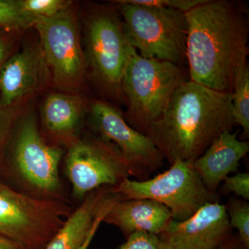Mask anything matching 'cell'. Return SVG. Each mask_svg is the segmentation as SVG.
<instances>
[{"label":"cell","mask_w":249,"mask_h":249,"mask_svg":"<svg viewBox=\"0 0 249 249\" xmlns=\"http://www.w3.org/2000/svg\"><path fill=\"white\" fill-rule=\"evenodd\" d=\"M179 66L142 58L130 45L121 91L127 103L126 121L146 135L150 125L165 110L175 90L184 82Z\"/></svg>","instance_id":"obj_4"},{"label":"cell","mask_w":249,"mask_h":249,"mask_svg":"<svg viewBox=\"0 0 249 249\" xmlns=\"http://www.w3.org/2000/svg\"><path fill=\"white\" fill-rule=\"evenodd\" d=\"M67 201L37 199L0 181V235L44 249L73 212Z\"/></svg>","instance_id":"obj_7"},{"label":"cell","mask_w":249,"mask_h":249,"mask_svg":"<svg viewBox=\"0 0 249 249\" xmlns=\"http://www.w3.org/2000/svg\"><path fill=\"white\" fill-rule=\"evenodd\" d=\"M86 47L87 64L94 79L106 92L123 96L121 80L130 45L119 12L108 6L96 8L87 23Z\"/></svg>","instance_id":"obj_8"},{"label":"cell","mask_w":249,"mask_h":249,"mask_svg":"<svg viewBox=\"0 0 249 249\" xmlns=\"http://www.w3.org/2000/svg\"><path fill=\"white\" fill-rule=\"evenodd\" d=\"M222 185L223 193H233L236 197L243 200L249 199V174L240 173L224 178Z\"/></svg>","instance_id":"obj_23"},{"label":"cell","mask_w":249,"mask_h":249,"mask_svg":"<svg viewBox=\"0 0 249 249\" xmlns=\"http://www.w3.org/2000/svg\"><path fill=\"white\" fill-rule=\"evenodd\" d=\"M185 14L191 81L232 93L239 73L248 65L247 8L236 1L206 0Z\"/></svg>","instance_id":"obj_1"},{"label":"cell","mask_w":249,"mask_h":249,"mask_svg":"<svg viewBox=\"0 0 249 249\" xmlns=\"http://www.w3.org/2000/svg\"><path fill=\"white\" fill-rule=\"evenodd\" d=\"M126 1L132 4L177 10L186 14L196 6L206 2V0H126Z\"/></svg>","instance_id":"obj_25"},{"label":"cell","mask_w":249,"mask_h":249,"mask_svg":"<svg viewBox=\"0 0 249 249\" xmlns=\"http://www.w3.org/2000/svg\"><path fill=\"white\" fill-rule=\"evenodd\" d=\"M113 2L118 4L127 42L141 56L179 66L186 58L188 23L184 13L126 0Z\"/></svg>","instance_id":"obj_5"},{"label":"cell","mask_w":249,"mask_h":249,"mask_svg":"<svg viewBox=\"0 0 249 249\" xmlns=\"http://www.w3.org/2000/svg\"><path fill=\"white\" fill-rule=\"evenodd\" d=\"M65 173L72 196L83 200L103 187H115L132 175V168L114 144L97 136L77 139L68 146Z\"/></svg>","instance_id":"obj_9"},{"label":"cell","mask_w":249,"mask_h":249,"mask_svg":"<svg viewBox=\"0 0 249 249\" xmlns=\"http://www.w3.org/2000/svg\"><path fill=\"white\" fill-rule=\"evenodd\" d=\"M40 18L23 9L22 0H0V29H27L34 27Z\"/></svg>","instance_id":"obj_19"},{"label":"cell","mask_w":249,"mask_h":249,"mask_svg":"<svg viewBox=\"0 0 249 249\" xmlns=\"http://www.w3.org/2000/svg\"><path fill=\"white\" fill-rule=\"evenodd\" d=\"M34 27L55 85L67 91L78 89L85 80L87 61L71 11L69 9L52 18H40Z\"/></svg>","instance_id":"obj_10"},{"label":"cell","mask_w":249,"mask_h":249,"mask_svg":"<svg viewBox=\"0 0 249 249\" xmlns=\"http://www.w3.org/2000/svg\"><path fill=\"white\" fill-rule=\"evenodd\" d=\"M9 141L11 170L22 193L37 199L66 201L59 174L63 150L45 142L34 113L18 118Z\"/></svg>","instance_id":"obj_3"},{"label":"cell","mask_w":249,"mask_h":249,"mask_svg":"<svg viewBox=\"0 0 249 249\" xmlns=\"http://www.w3.org/2000/svg\"><path fill=\"white\" fill-rule=\"evenodd\" d=\"M50 71L40 45H28L7 59L0 70V102L14 107L41 89Z\"/></svg>","instance_id":"obj_13"},{"label":"cell","mask_w":249,"mask_h":249,"mask_svg":"<svg viewBox=\"0 0 249 249\" xmlns=\"http://www.w3.org/2000/svg\"><path fill=\"white\" fill-rule=\"evenodd\" d=\"M0 249H26L18 242L0 235Z\"/></svg>","instance_id":"obj_27"},{"label":"cell","mask_w":249,"mask_h":249,"mask_svg":"<svg viewBox=\"0 0 249 249\" xmlns=\"http://www.w3.org/2000/svg\"><path fill=\"white\" fill-rule=\"evenodd\" d=\"M231 101L232 93L184 81L146 136L170 165L177 160L193 163L223 132L233 129Z\"/></svg>","instance_id":"obj_2"},{"label":"cell","mask_w":249,"mask_h":249,"mask_svg":"<svg viewBox=\"0 0 249 249\" xmlns=\"http://www.w3.org/2000/svg\"><path fill=\"white\" fill-rule=\"evenodd\" d=\"M9 51L10 47L7 41L0 37V70L7 60Z\"/></svg>","instance_id":"obj_28"},{"label":"cell","mask_w":249,"mask_h":249,"mask_svg":"<svg viewBox=\"0 0 249 249\" xmlns=\"http://www.w3.org/2000/svg\"><path fill=\"white\" fill-rule=\"evenodd\" d=\"M170 210L157 201L147 199L114 200L103 222L116 227L127 239L142 231L159 235L173 220Z\"/></svg>","instance_id":"obj_15"},{"label":"cell","mask_w":249,"mask_h":249,"mask_svg":"<svg viewBox=\"0 0 249 249\" xmlns=\"http://www.w3.org/2000/svg\"><path fill=\"white\" fill-rule=\"evenodd\" d=\"M115 249H163L158 235L148 232H133L126 242Z\"/></svg>","instance_id":"obj_24"},{"label":"cell","mask_w":249,"mask_h":249,"mask_svg":"<svg viewBox=\"0 0 249 249\" xmlns=\"http://www.w3.org/2000/svg\"><path fill=\"white\" fill-rule=\"evenodd\" d=\"M85 111L84 102L79 96L51 93L45 98L41 112L46 132L69 146L78 139Z\"/></svg>","instance_id":"obj_17"},{"label":"cell","mask_w":249,"mask_h":249,"mask_svg":"<svg viewBox=\"0 0 249 249\" xmlns=\"http://www.w3.org/2000/svg\"><path fill=\"white\" fill-rule=\"evenodd\" d=\"M232 116L235 124L243 129L245 138L249 137V67H244L236 79L232 93Z\"/></svg>","instance_id":"obj_18"},{"label":"cell","mask_w":249,"mask_h":249,"mask_svg":"<svg viewBox=\"0 0 249 249\" xmlns=\"http://www.w3.org/2000/svg\"><path fill=\"white\" fill-rule=\"evenodd\" d=\"M14 107H6L0 102V160L18 121Z\"/></svg>","instance_id":"obj_22"},{"label":"cell","mask_w":249,"mask_h":249,"mask_svg":"<svg viewBox=\"0 0 249 249\" xmlns=\"http://www.w3.org/2000/svg\"><path fill=\"white\" fill-rule=\"evenodd\" d=\"M120 200L151 199L170 210L174 220H186L208 203L219 201L205 187L193 163L177 160L169 169L144 181L125 178L111 188Z\"/></svg>","instance_id":"obj_6"},{"label":"cell","mask_w":249,"mask_h":249,"mask_svg":"<svg viewBox=\"0 0 249 249\" xmlns=\"http://www.w3.org/2000/svg\"><path fill=\"white\" fill-rule=\"evenodd\" d=\"M225 205L208 203L181 222L173 219L158 235L163 249H218L232 235Z\"/></svg>","instance_id":"obj_12"},{"label":"cell","mask_w":249,"mask_h":249,"mask_svg":"<svg viewBox=\"0 0 249 249\" xmlns=\"http://www.w3.org/2000/svg\"><path fill=\"white\" fill-rule=\"evenodd\" d=\"M67 0H22L23 9L39 18H49L70 9Z\"/></svg>","instance_id":"obj_21"},{"label":"cell","mask_w":249,"mask_h":249,"mask_svg":"<svg viewBox=\"0 0 249 249\" xmlns=\"http://www.w3.org/2000/svg\"><path fill=\"white\" fill-rule=\"evenodd\" d=\"M229 224L237 231V235L249 248V204L248 201L232 197L225 205Z\"/></svg>","instance_id":"obj_20"},{"label":"cell","mask_w":249,"mask_h":249,"mask_svg":"<svg viewBox=\"0 0 249 249\" xmlns=\"http://www.w3.org/2000/svg\"><path fill=\"white\" fill-rule=\"evenodd\" d=\"M95 234H92L89 236V238L88 239V240L85 242V245H83V247H82L81 249H88L89 248L90 244H91V241H92L93 237H94Z\"/></svg>","instance_id":"obj_29"},{"label":"cell","mask_w":249,"mask_h":249,"mask_svg":"<svg viewBox=\"0 0 249 249\" xmlns=\"http://www.w3.org/2000/svg\"><path fill=\"white\" fill-rule=\"evenodd\" d=\"M90 122L97 137L117 147L137 181L147 179L163 166L164 157L151 139L129 125L117 108L95 100L90 106Z\"/></svg>","instance_id":"obj_11"},{"label":"cell","mask_w":249,"mask_h":249,"mask_svg":"<svg viewBox=\"0 0 249 249\" xmlns=\"http://www.w3.org/2000/svg\"><path fill=\"white\" fill-rule=\"evenodd\" d=\"M238 132H223L193 163L205 187L217 194L219 185L237 171L240 160L249 152V142L239 140Z\"/></svg>","instance_id":"obj_16"},{"label":"cell","mask_w":249,"mask_h":249,"mask_svg":"<svg viewBox=\"0 0 249 249\" xmlns=\"http://www.w3.org/2000/svg\"><path fill=\"white\" fill-rule=\"evenodd\" d=\"M218 249H249L244 245L237 233L233 234Z\"/></svg>","instance_id":"obj_26"},{"label":"cell","mask_w":249,"mask_h":249,"mask_svg":"<svg viewBox=\"0 0 249 249\" xmlns=\"http://www.w3.org/2000/svg\"><path fill=\"white\" fill-rule=\"evenodd\" d=\"M117 198L111 187H103L87 195L44 249H81L89 236L97 232Z\"/></svg>","instance_id":"obj_14"}]
</instances>
